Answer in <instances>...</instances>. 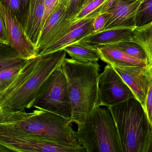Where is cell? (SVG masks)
<instances>
[{"instance_id":"cell-1","label":"cell","mask_w":152,"mask_h":152,"mask_svg":"<svg viewBox=\"0 0 152 152\" xmlns=\"http://www.w3.org/2000/svg\"><path fill=\"white\" fill-rule=\"evenodd\" d=\"M64 50L27 61L9 86L0 93L4 111L25 110L33 108L36 98L49 76L66 58Z\"/></svg>"},{"instance_id":"cell-2","label":"cell","mask_w":152,"mask_h":152,"mask_svg":"<svg viewBox=\"0 0 152 152\" xmlns=\"http://www.w3.org/2000/svg\"><path fill=\"white\" fill-rule=\"evenodd\" d=\"M72 105L71 123H84L97 106L100 66L65 58L61 64Z\"/></svg>"},{"instance_id":"cell-3","label":"cell","mask_w":152,"mask_h":152,"mask_svg":"<svg viewBox=\"0 0 152 152\" xmlns=\"http://www.w3.org/2000/svg\"><path fill=\"white\" fill-rule=\"evenodd\" d=\"M0 122L56 142L81 145L70 120L47 111L38 109L30 112L25 110L4 111Z\"/></svg>"},{"instance_id":"cell-4","label":"cell","mask_w":152,"mask_h":152,"mask_svg":"<svg viewBox=\"0 0 152 152\" xmlns=\"http://www.w3.org/2000/svg\"><path fill=\"white\" fill-rule=\"evenodd\" d=\"M122 152H149L151 128L141 104L135 98L109 107Z\"/></svg>"},{"instance_id":"cell-5","label":"cell","mask_w":152,"mask_h":152,"mask_svg":"<svg viewBox=\"0 0 152 152\" xmlns=\"http://www.w3.org/2000/svg\"><path fill=\"white\" fill-rule=\"evenodd\" d=\"M75 135L87 152H122L110 109L96 106L84 123L77 125Z\"/></svg>"},{"instance_id":"cell-6","label":"cell","mask_w":152,"mask_h":152,"mask_svg":"<svg viewBox=\"0 0 152 152\" xmlns=\"http://www.w3.org/2000/svg\"><path fill=\"white\" fill-rule=\"evenodd\" d=\"M33 108L55 113L71 121L72 105L61 65L49 76L36 98Z\"/></svg>"},{"instance_id":"cell-7","label":"cell","mask_w":152,"mask_h":152,"mask_svg":"<svg viewBox=\"0 0 152 152\" xmlns=\"http://www.w3.org/2000/svg\"><path fill=\"white\" fill-rule=\"evenodd\" d=\"M0 145L11 152H57L58 143L0 122Z\"/></svg>"},{"instance_id":"cell-8","label":"cell","mask_w":152,"mask_h":152,"mask_svg":"<svg viewBox=\"0 0 152 152\" xmlns=\"http://www.w3.org/2000/svg\"><path fill=\"white\" fill-rule=\"evenodd\" d=\"M133 98L134 96L127 85L114 69L107 64L98 78L97 106L109 108Z\"/></svg>"},{"instance_id":"cell-9","label":"cell","mask_w":152,"mask_h":152,"mask_svg":"<svg viewBox=\"0 0 152 152\" xmlns=\"http://www.w3.org/2000/svg\"><path fill=\"white\" fill-rule=\"evenodd\" d=\"M0 12L3 18L9 45L14 48L24 59L35 58L38 49L25 33L23 26L17 15L5 3L0 1Z\"/></svg>"},{"instance_id":"cell-10","label":"cell","mask_w":152,"mask_h":152,"mask_svg":"<svg viewBox=\"0 0 152 152\" xmlns=\"http://www.w3.org/2000/svg\"><path fill=\"white\" fill-rule=\"evenodd\" d=\"M111 67L127 85L144 109L147 93L152 84V72L150 66Z\"/></svg>"},{"instance_id":"cell-11","label":"cell","mask_w":152,"mask_h":152,"mask_svg":"<svg viewBox=\"0 0 152 152\" xmlns=\"http://www.w3.org/2000/svg\"><path fill=\"white\" fill-rule=\"evenodd\" d=\"M67 10L66 6L57 4L48 17L37 45L38 53L59 40L69 30L74 22L72 19L67 18Z\"/></svg>"},{"instance_id":"cell-12","label":"cell","mask_w":152,"mask_h":152,"mask_svg":"<svg viewBox=\"0 0 152 152\" xmlns=\"http://www.w3.org/2000/svg\"><path fill=\"white\" fill-rule=\"evenodd\" d=\"M99 14L96 11L77 22H74L67 33L51 45L38 52L37 56H42L63 50L68 46L75 43L94 33L93 22Z\"/></svg>"},{"instance_id":"cell-13","label":"cell","mask_w":152,"mask_h":152,"mask_svg":"<svg viewBox=\"0 0 152 152\" xmlns=\"http://www.w3.org/2000/svg\"><path fill=\"white\" fill-rule=\"evenodd\" d=\"M113 7L106 29L136 27L135 17L141 1L139 0H111Z\"/></svg>"},{"instance_id":"cell-14","label":"cell","mask_w":152,"mask_h":152,"mask_svg":"<svg viewBox=\"0 0 152 152\" xmlns=\"http://www.w3.org/2000/svg\"><path fill=\"white\" fill-rule=\"evenodd\" d=\"M45 13L44 0H29L21 22L25 33L37 46Z\"/></svg>"},{"instance_id":"cell-15","label":"cell","mask_w":152,"mask_h":152,"mask_svg":"<svg viewBox=\"0 0 152 152\" xmlns=\"http://www.w3.org/2000/svg\"><path fill=\"white\" fill-rule=\"evenodd\" d=\"M135 28L106 29L90 34L78 42L99 46L113 44L123 41H132L133 31Z\"/></svg>"},{"instance_id":"cell-16","label":"cell","mask_w":152,"mask_h":152,"mask_svg":"<svg viewBox=\"0 0 152 152\" xmlns=\"http://www.w3.org/2000/svg\"><path fill=\"white\" fill-rule=\"evenodd\" d=\"M97 48L100 59L110 66H149L148 62L132 57L118 49L106 46H97Z\"/></svg>"},{"instance_id":"cell-17","label":"cell","mask_w":152,"mask_h":152,"mask_svg":"<svg viewBox=\"0 0 152 152\" xmlns=\"http://www.w3.org/2000/svg\"><path fill=\"white\" fill-rule=\"evenodd\" d=\"M63 50L71 59L80 62H97L100 59L97 46L88 44L77 42Z\"/></svg>"},{"instance_id":"cell-18","label":"cell","mask_w":152,"mask_h":152,"mask_svg":"<svg viewBox=\"0 0 152 152\" xmlns=\"http://www.w3.org/2000/svg\"><path fill=\"white\" fill-rule=\"evenodd\" d=\"M27 61L22 59L10 45L0 43V72L12 68L23 67Z\"/></svg>"},{"instance_id":"cell-19","label":"cell","mask_w":152,"mask_h":152,"mask_svg":"<svg viewBox=\"0 0 152 152\" xmlns=\"http://www.w3.org/2000/svg\"><path fill=\"white\" fill-rule=\"evenodd\" d=\"M132 41L144 50L148 57L149 66H152V21L145 26L136 27L133 31Z\"/></svg>"},{"instance_id":"cell-20","label":"cell","mask_w":152,"mask_h":152,"mask_svg":"<svg viewBox=\"0 0 152 152\" xmlns=\"http://www.w3.org/2000/svg\"><path fill=\"white\" fill-rule=\"evenodd\" d=\"M106 46L120 50L132 57L148 62V57L144 50L138 44L133 41H123Z\"/></svg>"},{"instance_id":"cell-21","label":"cell","mask_w":152,"mask_h":152,"mask_svg":"<svg viewBox=\"0 0 152 152\" xmlns=\"http://www.w3.org/2000/svg\"><path fill=\"white\" fill-rule=\"evenodd\" d=\"M151 21L152 0H143L141 2L136 14V26H142Z\"/></svg>"},{"instance_id":"cell-22","label":"cell","mask_w":152,"mask_h":152,"mask_svg":"<svg viewBox=\"0 0 152 152\" xmlns=\"http://www.w3.org/2000/svg\"><path fill=\"white\" fill-rule=\"evenodd\" d=\"M107 0H93L86 6L81 8L75 16L73 22H76L94 13L96 11H99L100 7Z\"/></svg>"},{"instance_id":"cell-23","label":"cell","mask_w":152,"mask_h":152,"mask_svg":"<svg viewBox=\"0 0 152 152\" xmlns=\"http://www.w3.org/2000/svg\"><path fill=\"white\" fill-rule=\"evenodd\" d=\"M22 67L12 68L0 72V93L9 86L17 76Z\"/></svg>"},{"instance_id":"cell-24","label":"cell","mask_w":152,"mask_h":152,"mask_svg":"<svg viewBox=\"0 0 152 152\" xmlns=\"http://www.w3.org/2000/svg\"><path fill=\"white\" fill-rule=\"evenodd\" d=\"M6 3L21 21L29 0H0Z\"/></svg>"},{"instance_id":"cell-25","label":"cell","mask_w":152,"mask_h":152,"mask_svg":"<svg viewBox=\"0 0 152 152\" xmlns=\"http://www.w3.org/2000/svg\"><path fill=\"white\" fill-rule=\"evenodd\" d=\"M110 16L109 12L99 13L95 18L93 22L94 33H96L105 29Z\"/></svg>"},{"instance_id":"cell-26","label":"cell","mask_w":152,"mask_h":152,"mask_svg":"<svg viewBox=\"0 0 152 152\" xmlns=\"http://www.w3.org/2000/svg\"><path fill=\"white\" fill-rule=\"evenodd\" d=\"M145 112L147 116L149 124L152 128V84L148 91L145 100V107L144 108Z\"/></svg>"},{"instance_id":"cell-27","label":"cell","mask_w":152,"mask_h":152,"mask_svg":"<svg viewBox=\"0 0 152 152\" xmlns=\"http://www.w3.org/2000/svg\"><path fill=\"white\" fill-rule=\"evenodd\" d=\"M85 0H71L70 5L67 11V18L72 19L81 9Z\"/></svg>"},{"instance_id":"cell-28","label":"cell","mask_w":152,"mask_h":152,"mask_svg":"<svg viewBox=\"0 0 152 152\" xmlns=\"http://www.w3.org/2000/svg\"><path fill=\"white\" fill-rule=\"evenodd\" d=\"M58 0H44L45 13L43 21L42 30L48 17L54 10L55 7L58 4Z\"/></svg>"},{"instance_id":"cell-29","label":"cell","mask_w":152,"mask_h":152,"mask_svg":"<svg viewBox=\"0 0 152 152\" xmlns=\"http://www.w3.org/2000/svg\"><path fill=\"white\" fill-rule=\"evenodd\" d=\"M0 43L9 44V42L7 35V30L3 18L0 12Z\"/></svg>"},{"instance_id":"cell-30","label":"cell","mask_w":152,"mask_h":152,"mask_svg":"<svg viewBox=\"0 0 152 152\" xmlns=\"http://www.w3.org/2000/svg\"><path fill=\"white\" fill-rule=\"evenodd\" d=\"M71 1V0H58L57 4L64 5V6H66L68 9L70 5Z\"/></svg>"},{"instance_id":"cell-31","label":"cell","mask_w":152,"mask_h":152,"mask_svg":"<svg viewBox=\"0 0 152 152\" xmlns=\"http://www.w3.org/2000/svg\"><path fill=\"white\" fill-rule=\"evenodd\" d=\"M10 151L0 145V152H10Z\"/></svg>"},{"instance_id":"cell-32","label":"cell","mask_w":152,"mask_h":152,"mask_svg":"<svg viewBox=\"0 0 152 152\" xmlns=\"http://www.w3.org/2000/svg\"><path fill=\"white\" fill-rule=\"evenodd\" d=\"M92 1H93V0H85L84 2H83V4H82L81 8H82L83 7H84V6H86V5H87L89 3Z\"/></svg>"},{"instance_id":"cell-33","label":"cell","mask_w":152,"mask_h":152,"mask_svg":"<svg viewBox=\"0 0 152 152\" xmlns=\"http://www.w3.org/2000/svg\"><path fill=\"white\" fill-rule=\"evenodd\" d=\"M3 109H2L1 106H0V118H1V117L3 113Z\"/></svg>"},{"instance_id":"cell-34","label":"cell","mask_w":152,"mask_h":152,"mask_svg":"<svg viewBox=\"0 0 152 152\" xmlns=\"http://www.w3.org/2000/svg\"><path fill=\"white\" fill-rule=\"evenodd\" d=\"M149 152H152V141L151 146H150V149H149Z\"/></svg>"},{"instance_id":"cell-35","label":"cell","mask_w":152,"mask_h":152,"mask_svg":"<svg viewBox=\"0 0 152 152\" xmlns=\"http://www.w3.org/2000/svg\"><path fill=\"white\" fill-rule=\"evenodd\" d=\"M150 68H151V71H152V66H150Z\"/></svg>"},{"instance_id":"cell-36","label":"cell","mask_w":152,"mask_h":152,"mask_svg":"<svg viewBox=\"0 0 152 152\" xmlns=\"http://www.w3.org/2000/svg\"><path fill=\"white\" fill-rule=\"evenodd\" d=\"M139 1H141H141H143V0H139Z\"/></svg>"},{"instance_id":"cell-37","label":"cell","mask_w":152,"mask_h":152,"mask_svg":"<svg viewBox=\"0 0 152 152\" xmlns=\"http://www.w3.org/2000/svg\"><path fill=\"white\" fill-rule=\"evenodd\" d=\"M151 132H152V127L151 128Z\"/></svg>"}]
</instances>
